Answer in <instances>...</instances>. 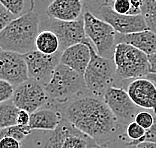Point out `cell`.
<instances>
[{
  "instance_id": "obj_40",
  "label": "cell",
  "mask_w": 156,
  "mask_h": 148,
  "mask_svg": "<svg viewBox=\"0 0 156 148\" xmlns=\"http://www.w3.org/2000/svg\"><path fill=\"white\" fill-rule=\"evenodd\" d=\"M110 1H111V0H110Z\"/></svg>"
},
{
  "instance_id": "obj_3",
  "label": "cell",
  "mask_w": 156,
  "mask_h": 148,
  "mask_svg": "<svg viewBox=\"0 0 156 148\" xmlns=\"http://www.w3.org/2000/svg\"><path fill=\"white\" fill-rule=\"evenodd\" d=\"M116 73L113 86L122 81L145 78L151 73L148 55L126 43L116 45L113 55Z\"/></svg>"
},
{
  "instance_id": "obj_19",
  "label": "cell",
  "mask_w": 156,
  "mask_h": 148,
  "mask_svg": "<svg viewBox=\"0 0 156 148\" xmlns=\"http://www.w3.org/2000/svg\"><path fill=\"white\" fill-rule=\"evenodd\" d=\"M35 44H36V50L44 54H55L60 50L58 38L50 30H43L39 32Z\"/></svg>"
},
{
  "instance_id": "obj_26",
  "label": "cell",
  "mask_w": 156,
  "mask_h": 148,
  "mask_svg": "<svg viewBox=\"0 0 156 148\" xmlns=\"http://www.w3.org/2000/svg\"><path fill=\"white\" fill-rule=\"evenodd\" d=\"M154 112L153 111H148V110H141L137 113L135 116V121L138 125H140L141 127L145 130H148L154 123Z\"/></svg>"
},
{
  "instance_id": "obj_16",
  "label": "cell",
  "mask_w": 156,
  "mask_h": 148,
  "mask_svg": "<svg viewBox=\"0 0 156 148\" xmlns=\"http://www.w3.org/2000/svg\"><path fill=\"white\" fill-rule=\"evenodd\" d=\"M126 43L137 48L146 55L156 52V33L149 29L131 34H116V44Z\"/></svg>"
},
{
  "instance_id": "obj_5",
  "label": "cell",
  "mask_w": 156,
  "mask_h": 148,
  "mask_svg": "<svg viewBox=\"0 0 156 148\" xmlns=\"http://www.w3.org/2000/svg\"><path fill=\"white\" fill-rule=\"evenodd\" d=\"M48 97L55 100H66L87 90L83 75L68 66L59 63L51 80L44 87Z\"/></svg>"
},
{
  "instance_id": "obj_25",
  "label": "cell",
  "mask_w": 156,
  "mask_h": 148,
  "mask_svg": "<svg viewBox=\"0 0 156 148\" xmlns=\"http://www.w3.org/2000/svg\"><path fill=\"white\" fill-rule=\"evenodd\" d=\"M145 131L146 130L143 129L140 125H138L135 121H132L126 126L125 135L129 142H136L144 136Z\"/></svg>"
},
{
  "instance_id": "obj_1",
  "label": "cell",
  "mask_w": 156,
  "mask_h": 148,
  "mask_svg": "<svg viewBox=\"0 0 156 148\" xmlns=\"http://www.w3.org/2000/svg\"><path fill=\"white\" fill-rule=\"evenodd\" d=\"M65 119L101 146L126 137V127L118 121L105 101L97 96H82L71 101L65 108Z\"/></svg>"
},
{
  "instance_id": "obj_8",
  "label": "cell",
  "mask_w": 156,
  "mask_h": 148,
  "mask_svg": "<svg viewBox=\"0 0 156 148\" xmlns=\"http://www.w3.org/2000/svg\"><path fill=\"white\" fill-rule=\"evenodd\" d=\"M103 100L118 121L125 127L134 121L137 113L141 111V109L133 103L126 90L120 87H109L103 95Z\"/></svg>"
},
{
  "instance_id": "obj_2",
  "label": "cell",
  "mask_w": 156,
  "mask_h": 148,
  "mask_svg": "<svg viewBox=\"0 0 156 148\" xmlns=\"http://www.w3.org/2000/svg\"><path fill=\"white\" fill-rule=\"evenodd\" d=\"M40 19L30 11L12 20L0 33V49L25 55L36 50Z\"/></svg>"
},
{
  "instance_id": "obj_14",
  "label": "cell",
  "mask_w": 156,
  "mask_h": 148,
  "mask_svg": "<svg viewBox=\"0 0 156 148\" xmlns=\"http://www.w3.org/2000/svg\"><path fill=\"white\" fill-rule=\"evenodd\" d=\"M93 46L91 42L79 43L68 47L62 51L60 63L68 66L77 73L84 75L88 64L91 59V47Z\"/></svg>"
},
{
  "instance_id": "obj_37",
  "label": "cell",
  "mask_w": 156,
  "mask_h": 148,
  "mask_svg": "<svg viewBox=\"0 0 156 148\" xmlns=\"http://www.w3.org/2000/svg\"><path fill=\"white\" fill-rule=\"evenodd\" d=\"M136 148H156V143L153 142H141L137 144Z\"/></svg>"
},
{
  "instance_id": "obj_29",
  "label": "cell",
  "mask_w": 156,
  "mask_h": 148,
  "mask_svg": "<svg viewBox=\"0 0 156 148\" xmlns=\"http://www.w3.org/2000/svg\"><path fill=\"white\" fill-rule=\"evenodd\" d=\"M109 5L114 10L116 13L123 14V15H128L130 11L131 3L130 0H111Z\"/></svg>"
},
{
  "instance_id": "obj_35",
  "label": "cell",
  "mask_w": 156,
  "mask_h": 148,
  "mask_svg": "<svg viewBox=\"0 0 156 148\" xmlns=\"http://www.w3.org/2000/svg\"><path fill=\"white\" fill-rule=\"evenodd\" d=\"M131 7L128 15H140L141 14V2L140 0H130Z\"/></svg>"
},
{
  "instance_id": "obj_7",
  "label": "cell",
  "mask_w": 156,
  "mask_h": 148,
  "mask_svg": "<svg viewBox=\"0 0 156 148\" xmlns=\"http://www.w3.org/2000/svg\"><path fill=\"white\" fill-rule=\"evenodd\" d=\"M61 54V50L51 55L34 50L24 55L29 78L45 87L51 80L56 67L59 65Z\"/></svg>"
},
{
  "instance_id": "obj_28",
  "label": "cell",
  "mask_w": 156,
  "mask_h": 148,
  "mask_svg": "<svg viewBox=\"0 0 156 148\" xmlns=\"http://www.w3.org/2000/svg\"><path fill=\"white\" fill-rule=\"evenodd\" d=\"M15 87L9 82L0 79V104L12 99Z\"/></svg>"
},
{
  "instance_id": "obj_24",
  "label": "cell",
  "mask_w": 156,
  "mask_h": 148,
  "mask_svg": "<svg viewBox=\"0 0 156 148\" xmlns=\"http://www.w3.org/2000/svg\"><path fill=\"white\" fill-rule=\"evenodd\" d=\"M0 3H1L15 18L28 13V11H26V8H27L26 0H0Z\"/></svg>"
},
{
  "instance_id": "obj_33",
  "label": "cell",
  "mask_w": 156,
  "mask_h": 148,
  "mask_svg": "<svg viewBox=\"0 0 156 148\" xmlns=\"http://www.w3.org/2000/svg\"><path fill=\"white\" fill-rule=\"evenodd\" d=\"M0 148H20V141L11 137H4L0 139Z\"/></svg>"
},
{
  "instance_id": "obj_4",
  "label": "cell",
  "mask_w": 156,
  "mask_h": 148,
  "mask_svg": "<svg viewBox=\"0 0 156 148\" xmlns=\"http://www.w3.org/2000/svg\"><path fill=\"white\" fill-rule=\"evenodd\" d=\"M116 67L114 61L98 55L94 46L91 47V59L83 75L85 85L95 96L100 97L115 82Z\"/></svg>"
},
{
  "instance_id": "obj_34",
  "label": "cell",
  "mask_w": 156,
  "mask_h": 148,
  "mask_svg": "<svg viewBox=\"0 0 156 148\" xmlns=\"http://www.w3.org/2000/svg\"><path fill=\"white\" fill-rule=\"evenodd\" d=\"M30 120V113L25 110H19L17 115V125H28Z\"/></svg>"
},
{
  "instance_id": "obj_36",
  "label": "cell",
  "mask_w": 156,
  "mask_h": 148,
  "mask_svg": "<svg viewBox=\"0 0 156 148\" xmlns=\"http://www.w3.org/2000/svg\"><path fill=\"white\" fill-rule=\"evenodd\" d=\"M148 60H149V63H150L151 73H156V52L148 56Z\"/></svg>"
},
{
  "instance_id": "obj_39",
  "label": "cell",
  "mask_w": 156,
  "mask_h": 148,
  "mask_svg": "<svg viewBox=\"0 0 156 148\" xmlns=\"http://www.w3.org/2000/svg\"><path fill=\"white\" fill-rule=\"evenodd\" d=\"M92 148H107L106 146H101V145H96V146H94V147H92Z\"/></svg>"
},
{
  "instance_id": "obj_6",
  "label": "cell",
  "mask_w": 156,
  "mask_h": 148,
  "mask_svg": "<svg viewBox=\"0 0 156 148\" xmlns=\"http://www.w3.org/2000/svg\"><path fill=\"white\" fill-rule=\"evenodd\" d=\"M84 29L87 38L94 45L97 54L112 59L116 47V31L111 25L92 13H83Z\"/></svg>"
},
{
  "instance_id": "obj_9",
  "label": "cell",
  "mask_w": 156,
  "mask_h": 148,
  "mask_svg": "<svg viewBox=\"0 0 156 148\" xmlns=\"http://www.w3.org/2000/svg\"><path fill=\"white\" fill-rule=\"evenodd\" d=\"M47 97L44 87L29 78L15 87L11 100L19 110H25L31 114L40 109Z\"/></svg>"
},
{
  "instance_id": "obj_13",
  "label": "cell",
  "mask_w": 156,
  "mask_h": 148,
  "mask_svg": "<svg viewBox=\"0 0 156 148\" xmlns=\"http://www.w3.org/2000/svg\"><path fill=\"white\" fill-rule=\"evenodd\" d=\"M122 88L126 90L136 106L151 110L156 114V85L154 82L145 77L125 81Z\"/></svg>"
},
{
  "instance_id": "obj_32",
  "label": "cell",
  "mask_w": 156,
  "mask_h": 148,
  "mask_svg": "<svg viewBox=\"0 0 156 148\" xmlns=\"http://www.w3.org/2000/svg\"><path fill=\"white\" fill-rule=\"evenodd\" d=\"M107 148H136L135 145L129 143V140L126 137H120L117 138L114 141L109 142L105 145Z\"/></svg>"
},
{
  "instance_id": "obj_11",
  "label": "cell",
  "mask_w": 156,
  "mask_h": 148,
  "mask_svg": "<svg viewBox=\"0 0 156 148\" xmlns=\"http://www.w3.org/2000/svg\"><path fill=\"white\" fill-rule=\"evenodd\" d=\"M0 79L14 87L29 79L24 55L0 49Z\"/></svg>"
},
{
  "instance_id": "obj_15",
  "label": "cell",
  "mask_w": 156,
  "mask_h": 148,
  "mask_svg": "<svg viewBox=\"0 0 156 148\" xmlns=\"http://www.w3.org/2000/svg\"><path fill=\"white\" fill-rule=\"evenodd\" d=\"M82 11L81 0H53L46 9V15L59 21H75L80 18Z\"/></svg>"
},
{
  "instance_id": "obj_17",
  "label": "cell",
  "mask_w": 156,
  "mask_h": 148,
  "mask_svg": "<svg viewBox=\"0 0 156 148\" xmlns=\"http://www.w3.org/2000/svg\"><path fill=\"white\" fill-rule=\"evenodd\" d=\"M63 118L58 112L52 109L42 108L30 114L28 126L31 130H44L53 131L60 125Z\"/></svg>"
},
{
  "instance_id": "obj_27",
  "label": "cell",
  "mask_w": 156,
  "mask_h": 148,
  "mask_svg": "<svg viewBox=\"0 0 156 148\" xmlns=\"http://www.w3.org/2000/svg\"><path fill=\"white\" fill-rule=\"evenodd\" d=\"M85 11L92 13L95 16H98L99 11L105 5L110 3V0H81Z\"/></svg>"
},
{
  "instance_id": "obj_31",
  "label": "cell",
  "mask_w": 156,
  "mask_h": 148,
  "mask_svg": "<svg viewBox=\"0 0 156 148\" xmlns=\"http://www.w3.org/2000/svg\"><path fill=\"white\" fill-rule=\"evenodd\" d=\"M14 19H15V17L0 3V33Z\"/></svg>"
},
{
  "instance_id": "obj_38",
  "label": "cell",
  "mask_w": 156,
  "mask_h": 148,
  "mask_svg": "<svg viewBox=\"0 0 156 148\" xmlns=\"http://www.w3.org/2000/svg\"><path fill=\"white\" fill-rule=\"evenodd\" d=\"M146 78H148L149 80H151L152 82H154V84L156 85V73H150L149 75H147Z\"/></svg>"
},
{
  "instance_id": "obj_10",
  "label": "cell",
  "mask_w": 156,
  "mask_h": 148,
  "mask_svg": "<svg viewBox=\"0 0 156 148\" xmlns=\"http://www.w3.org/2000/svg\"><path fill=\"white\" fill-rule=\"evenodd\" d=\"M48 27V30L52 31L57 36L61 51H64L65 49L73 45L91 42L85 34L83 16L75 21H59L56 19H50Z\"/></svg>"
},
{
  "instance_id": "obj_21",
  "label": "cell",
  "mask_w": 156,
  "mask_h": 148,
  "mask_svg": "<svg viewBox=\"0 0 156 148\" xmlns=\"http://www.w3.org/2000/svg\"><path fill=\"white\" fill-rule=\"evenodd\" d=\"M18 112L19 109L14 105L12 100L0 104V129L17 125Z\"/></svg>"
},
{
  "instance_id": "obj_12",
  "label": "cell",
  "mask_w": 156,
  "mask_h": 148,
  "mask_svg": "<svg viewBox=\"0 0 156 148\" xmlns=\"http://www.w3.org/2000/svg\"><path fill=\"white\" fill-rule=\"evenodd\" d=\"M97 17L111 25L118 34H131L148 29L141 14L140 15L118 14L111 8L109 4L102 7Z\"/></svg>"
},
{
  "instance_id": "obj_23",
  "label": "cell",
  "mask_w": 156,
  "mask_h": 148,
  "mask_svg": "<svg viewBox=\"0 0 156 148\" xmlns=\"http://www.w3.org/2000/svg\"><path fill=\"white\" fill-rule=\"evenodd\" d=\"M31 132L32 130L28 125H14L4 129H0V139L4 137H11L18 141H22Z\"/></svg>"
},
{
  "instance_id": "obj_20",
  "label": "cell",
  "mask_w": 156,
  "mask_h": 148,
  "mask_svg": "<svg viewBox=\"0 0 156 148\" xmlns=\"http://www.w3.org/2000/svg\"><path fill=\"white\" fill-rule=\"evenodd\" d=\"M98 144L72 125L62 144V148H92Z\"/></svg>"
},
{
  "instance_id": "obj_30",
  "label": "cell",
  "mask_w": 156,
  "mask_h": 148,
  "mask_svg": "<svg viewBox=\"0 0 156 148\" xmlns=\"http://www.w3.org/2000/svg\"><path fill=\"white\" fill-rule=\"evenodd\" d=\"M154 123L151 127L145 131V134L141 139H139L136 142H129L132 145H137L141 142H153L156 143V114H154Z\"/></svg>"
},
{
  "instance_id": "obj_18",
  "label": "cell",
  "mask_w": 156,
  "mask_h": 148,
  "mask_svg": "<svg viewBox=\"0 0 156 148\" xmlns=\"http://www.w3.org/2000/svg\"><path fill=\"white\" fill-rule=\"evenodd\" d=\"M71 127V123L67 121L66 119H63L55 130L47 131V133L44 135L42 148H62L63 141Z\"/></svg>"
},
{
  "instance_id": "obj_22",
  "label": "cell",
  "mask_w": 156,
  "mask_h": 148,
  "mask_svg": "<svg viewBox=\"0 0 156 148\" xmlns=\"http://www.w3.org/2000/svg\"><path fill=\"white\" fill-rule=\"evenodd\" d=\"M141 15L148 29L156 33V0H140Z\"/></svg>"
}]
</instances>
